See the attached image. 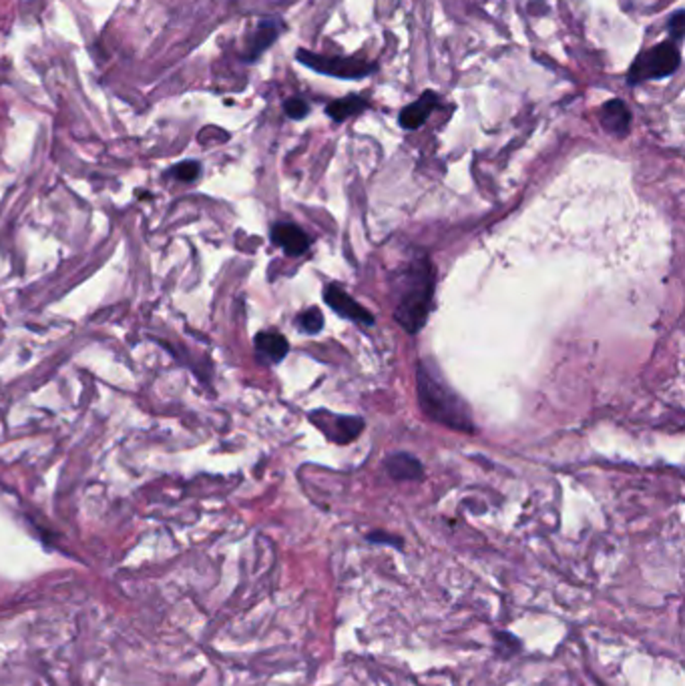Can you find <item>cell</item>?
Segmentation results:
<instances>
[{
  "instance_id": "e0dca14e",
  "label": "cell",
  "mask_w": 685,
  "mask_h": 686,
  "mask_svg": "<svg viewBox=\"0 0 685 686\" xmlns=\"http://www.w3.org/2000/svg\"><path fill=\"white\" fill-rule=\"evenodd\" d=\"M199 173H201V165L196 161H186V163H181L173 169L175 177H178L179 181H186V183L196 181L199 177Z\"/></svg>"
},
{
  "instance_id": "ac0fdd59",
  "label": "cell",
  "mask_w": 685,
  "mask_h": 686,
  "mask_svg": "<svg viewBox=\"0 0 685 686\" xmlns=\"http://www.w3.org/2000/svg\"><path fill=\"white\" fill-rule=\"evenodd\" d=\"M667 29H670L673 42H680L683 39V31H685V13L675 11V14L671 16L670 23H667Z\"/></svg>"
},
{
  "instance_id": "4fadbf2b",
  "label": "cell",
  "mask_w": 685,
  "mask_h": 686,
  "mask_svg": "<svg viewBox=\"0 0 685 686\" xmlns=\"http://www.w3.org/2000/svg\"><path fill=\"white\" fill-rule=\"evenodd\" d=\"M366 107H368V101L364 99V96L350 95V96H344V99L332 101L326 107V114L336 122H342L350 117H354V114L358 113H362Z\"/></svg>"
},
{
  "instance_id": "ba28073f",
  "label": "cell",
  "mask_w": 685,
  "mask_h": 686,
  "mask_svg": "<svg viewBox=\"0 0 685 686\" xmlns=\"http://www.w3.org/2000/svg\"><path fill=\"white\" fill-rule=\"evenodd\" d=\"M271 239L278 243L289 257H297V255H304L310 248V239L307 235L302 231L297 225L292 223H278L271 231Z\"/></svg>"
},
{
  "instance_id": "3957f363",
  "label": "cell",
  "mask_w": 685,
  "mask_h": 686,
  "mask_svg": "<svg viewBox=\"0 0 685 686\" xmlns=\"http://www.w3.org/2000/svg\"><path fill=\"white\" fill-rule=\"evenodd\" d=\"M681 65V55L680 49L673 41H665L660 42V45L644 50L641 55L634 60L629 73H627V83L629 85H639L645 81H653V78H665L678 73V68Z\"/></svg>"
},
{
  "instance_id": "6da1fadb",
  "label": "cell",
  "mask_w": 685,
  "mask_h": 686,
  "mask_svg": "<svg viewBox=\"0 0 685 686\" xmlns=\"http://www.w3.org/2000/svg\"><path fill=\"white\" fill-rule=\"evenodd\" d=\"M433 292V266L425 255L408 261L394 277V320L408 333H418L425 328Z\"/></svg>"
},
{
  "instance_id": "277c9868",
  "label": "cell",
  "mask_w": 685,
  "mask_h": 686,
  "mask_svg": "<svg viewBox=\"0 0 685 686\" xmlns=\"http://www.w3.org/2000/svg\"><path fill=\"white\" fill-rule=\"evenodd\" d=\"M296 59L307 68L315 70L320 75L336 77V78H364L376 70L374 63H368L364 59H348V57H326L315 55L310 50H297Z\"/></svg>"
},
{
  "instance_id": "9a60e30c",
  "label": "cell",
  "mask_w": 685,
  "mask_h": 686,
  "mask_svg": "<svg viewBox=\"0 0 685 686\" xmlns=\"http://www.w3.org/2000/svg\"><path fill=\"white\" fill-rule=\"evenodd\" d=\"M297 323L302 325V329L306 333H318L324 328V315H322V311L318 310V307H310V310L304 311L300 315V320H297Z\"/></svg>"
},
{
  "instance_id": "8fae6325",
  "label": "cell",
  "mask_w": 685,
  "mask_h": 686,
  "mask_svg": "<svg viewBox=\"0 0 685 686\" xmlns=\"http://www.w3.org/2000/svg\"><path fill=\"white\" fill-rule=\"evenodd\" d=\"M386 470L394 480H418L423 476V464L410 454H392L386 460Z\"/></svg>"
},
{
  "instance_id": "5bb4252c",
  "label": "cell",
  "mask_w": 685,
  "mask_h": 686,
  "mask_svg": "<svg viewBox=\"0 0 685 686\" xmlns=\"http://www.w3.org/2000/svg\"><path fill=\"white\" fill-rule=\"evenodd\" d=\"M495 650H497L498 656H508V658H511L513 654L521 653L523 642L519 638H516L515 635H511V632L497 630L495 632Z\"/></svg>"
},
{
  "instance_id": "8992f818",
  "label": "cell",
  "mask_w": 685,
  "mask_h": 686,
  "mask_svg": "<svg viewBox=\"0 0 685 686\" xmlns=\"http://www.w3.org/2000/svg\"><path fill=\"white\" fill-rule=\"evenodd\" d=\"M324 299H326V303L332 307L333 311L340 313L342 318H348L356 323H366V325L374 323L372 315L368 313L354 297H350L344 289H340L338 285L332 284L324 289Z\"/></svg>"
},
{
  "instance_id": "5b68a950",
  "label": "cell",
  "mask_w": 685,
  "mask_h": 686,
  "mask_svg": "<svg viewBox=\"0 0 685 686\" xmlns=\"http://www.w3.org/2000/svg\"><path fill=\"white\" fill-rule=\"evenodd\" d=\"M310 420L322 429L324 436L330 438L332 442L336 444L352 442V439L358 438L364 428V421L360 418L336 416V413H330L324 410L310 413Z\"/></svg>"
},
{
  "instance_id": "7c38bea8",
  "label": "cell",
  "mask_w": 685,
  "mask_h": 686,
  "mask_svg": "<svg viewBox=\"0 0 685 686\" xmlns=\"http://www.w3.org/2000/svg\"><path fill=\"white\" fill-rule=\"evenodd\" d=\"M279 32H282V23L279 21H274V19L261 21L250 41V59H256L263 50L269 49L271 42L279 37Z\"/></svg>"
},
{
  "instance_id": "52a82bcc",
  "label": "cell",
  "mask_w": 685,
  "mask_h": 686,
  "mask_svg": "<svg viewBox=\"0 0 685 686\" xmlns=\"http://www.w3.org/2000/svg\"><path fill=\"white\" fill-rule=\"evenodd\" d=\"M601 125L613 137H626L631 125V113L627 104L619 99H611L601 107Z\"/></svg>"
},
{
  "instance_id": "30bf717a",
  "label": "cell",
  "mask_w": 685,
  "mask_h": 686,
  "mask_svg": "<svg viewBox=\"0 0 685 686\" xmlns=\"http://www.w3.org/2000/svg\"><path fill=\"white\" fill-rule=\"evenodd\" d=\"M256 349L261 359H266V362H271V364H278L288 356L289 343L286 341L284 336H279V333L263 331L256 338Z\"/></svg>"
},
{
  "instance_id": "2e32d148",
  "label": "cell",
  "mask_w": 685,
  "mask_h": 686,
  "mask_svg": "<svg viewBox=\"0 0 685 686\" xmlns=\"http://www.w3.org/2000/svg\"><path fill=\"white\" fill-rule=\"evenodd\" d=\"M284 111L289 119L300 121L307 113H310V104H307L304 99H300V96H292V99H288L284 103Z\"/></svg>"
},
{
  "instance_id": "d6986e66",
  "label": "cell",
  "mask_w": 685,
  "mask_h": 686,
  "mask_svg": "<svg viewBox=\"0 0 685 686\" xmlns=\"http://www.w3.org/2000/svg\"><path fill=\"white\" fill-rule=\"evenodd\" d=\"M368 540L374 542V544H388V546L402 548V540L397 538V536H390V534H386V532H372V534H368Z\"/></svg>"
},
{
  "instance_id": "7a4b0ae2",
  "label": "cell",
  "mask_w": 685,
  "mask_h": 686,
  "mask_svg": "<svg viewBox=\"0 0 685 686\" xmlns=\"http://www.w3.org/2000/svg\"><path fill=\"white\" fill-rule=\"evenodd\" d=\"M418 400L423 411L441 424L461 432H472L470 411L428 364L418 366Z\"/></svg>"
},
{
  "instance_id": "9c48e42d",
  "label": "cell",
  "mask_w": 685,
  "mask_h": 686,
  "mask_svg": "<svg viewBox=\"0 0 685 686\" xmlns=\"http://www.w3.org/2000/svg\"><path fill=\"white\" fill-rule=\"evenodd\" d=\"M438 104V95L434 91H425L418 101H415L408 107H404L400 113V125L406 131H416L425 125L428 114L434 111Z\"/></svg>"
}]
</instances>
